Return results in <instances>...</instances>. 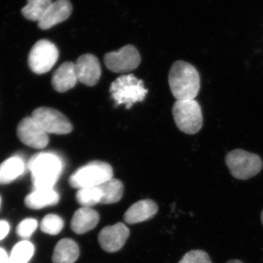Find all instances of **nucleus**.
Returning <instances> with one entry per match:
<instances>
[{
	"label": "nucleus",
	"instance_id": "obj_3",
	"mask_svg": "<svg viewBox=\"0 0 263 263\" xmlns=\"http://www.w3.org/2000/svg\"><path fill=\"white\" fill-rule=\"evenodd\" d=\"M110 92L117 106L124 105L129 109L135 103L143 101L147 89L143 81L130 74L116 79L110 85Z\"/></svg>",
	"mask_w": 263,
	"mask_h": 263
},
{
	"label": "nucleus",
	"instance_id": "obj_20",
	"mask_svg": "<svg viewBox=\"0 0 263 263\" xmlns=\"http://www.w3.org/2000/svg\"><path fill=\"white\" fill-rule=\"evenodd\" d=\"M35 253L36 247L32 240L19 239L9 251L8 263H29Z\"/></svg>",
	"mask_w": 263,
	"mask_h": 263
},
{
	"label": "nucleus",
	"instance_id": "obj_8",
	"mask_svg": "<svg viewBox=\"0 0 263 263\" xmlns=\"http://www.w3.org/2000/svg\"><path fill=\"white\" fill-rule=\"evenodd\" d=\"M32 117L47 134H68L73 129L68 119L56 109L38 108L33 111Z\"/></svg>",
	"mask_w": 263,
	"mask_h": 263
},
{
	"label": "nucleus",
	"instance_id": "obj_23",
	"mask_svg": "<svg viewBox=\"0 0 263 263\" xmlns=\"http://www.w3.org/2000/svg\"><path fill=\"white\" fill-rule=\"evenodd\" d=\"M102 197L103 195L98 186L80 189L76 195V201L85 208H91L100 203Z\"/></svg>",
	"mask_w": 263,
	"mask_h": 263
},
{
	"label": "nucleus",
	"instance_id": "obj_15",
	"mask_svg": "<svg viewBox=\"0 0 263 263\" xmlns=\"http://www.w3.org/2000/svg\"><path fill=\"white\" fill-rule=\"evenodd\" d=\"M78 81L76 76L75 63L71 62H65L52 76L51 84L53 89L60 93L65 92L76 86Z\"/></svg>",
	"mask_w": 263,
	"mask_h": 263
},
{
	"label": "nucleus",
	"instance_id": "obj_27",
	"mask_svg": "<svg viewBox=\"0 0 263 263\" xmlns=\"http://www.w3.org/2000/svg\"><path fill=\"white\" fill-rule=\"evenodd\" d=\"M12 227L10 221L5 219H0V243L9 236Z\"/></svg>",
	"mask_w": 263,
	"mask_h": 263
},
{
	"label": "nucleus",
	"instance_id": "obj_31",
	"mask_svg": "<svg viewBox=\"0 0 263 263\" xmlns=\"http://www.w3.org/2000/svg\"><path fill=\"white\" fill-rule=\"evenodd\" d=\"M261 221H262V224L263 226V211L262 212V214H261Z\"/></svg>",
	"mask_w": 263,
	"mask_h": 263
},
{
	"label": "nucleus",
	"instance_id": "obj_4",
	"mask_svg": "<svg viewBox=\"0 0 263 263\" xmlns=\"http://www.w3.org/2000/svg\"><path fill=\"white\" fill-rule=\"evenodd\" d=\"M114 171L111 166L103 161H91L76 170L71 175L69 183L72 188L94 187L113 179Z\"/></svg>",
	"mask_w": 263,
	"mask_h": 263
},
{
	"label": "nucleus",
	"instance_id": "obj_9",
	"mask_svg": "<svg viewBox=\"0 0 263 263\" xmlns=\"http://www.w3.org/2000/svg\"><path fill=\"white\" fill-rule=\"evenodd\" d=\"M104 62L112 72L125 73L138 67L141 56L135 46L127 45L118 51L107 53L104 56Z\"/></svg>",
	"mask_w": 263,
	"mask_h": 263
},
{
	"label": "nucleus",
	"instance_id": "obj_30",
	"mask_svg": "<svg viewBox=\"0 0 263 263\" xmlns=\"http://www.w3.org/2000/svg\"><path fill=\"white\" fill-rule=\"evenodd\" d=\"M2 206H3V197L0 195V211H1Z\"/></svg>",
	"mask_w": 263,
	"mask_h": 263
},
{
	"label": "nucleus",
	"instance_id": "obj_17",
	"mask_svg": "<svg viewBox=\"0 0 263 263\" xmlns=\"http://www.w3.org/2000/svg\"><path fill=\"white\" fill-rule=\"evenodd\" d=\"M100 216L91 208L81 207L72 216L70 228L77 234H84L98 226Z\"/></svg>",
	"mask_w": 263,
	"mask_h": 263
},
{
	"label": "nucleus",
	"instance_id": "obj_2",
	"mask_svg": "<svg viewBox=\"0 0 263 263\" xmlns=\"http://www.w3.org/2000/svg\"><path fill=\"white\" fill-rule=\"evenodd\" d=\"M168 82L171 92L177 100H195L200 91V75L188 62H174L170 70Z\"/></svg>",
	"mask_w": 263,
	"mask_h": 263
},
{
	"label": "nucleus",
	"instance_id": "obj_24",
	"mask_svg": "<svg viewBox=\"0 0 263 263\" xmlns=\"http://www.w3.org/2000/svg\"><path fill=\"white\" fill-rule=\"evenodd\" d=\"M65 222L63 219L57 214H48L41 219L40 229L45 234L57 235L63 230Z\"/></svg>",
	"mask_w": 263,
	"mask_h": 263
},
{
	"label": "nucleus",
	"instance_id": "obj_7",
	"mask_svg": "<svg viewBox=\"0 0 263 263\" xmlns=\"http://www.w3.org/2000/svg\"><path fill=\"white\" fill-rule=\"evenodd\" d=\"M58 58L57 46L48 40H41L29 52V66L35 73L44 74L51 70Z\"/></svg>",
	"mask_w": 263,
	"mask_h": 263
},
{
	"label": "nucleus",
	"instance_id": "obj_14",
	"mask_svg": "<svg viewBox=\"0 0 263 263\" xmlns=\"http://www.w3.org/2000/svg\"><path fill=\"white\" fill-rule=\"evenodd\" d=\"M60 194L53 189H33L24 198L26 208L33 211H40L54 206L60 202Z\"/></svg>",
	"mask_w": 263,
	"mask_h": 263
},
{
	"label": "nucleus",
	"instance_id": "obj_6",
	"mask_svg": "<svg viewBox=\"0 0 263 263\" xmlns=\"http://www.w3.org/2000/svg\"><path fill=\"white\" fill-rule=\"evenodd\" d=\"M173 116L180 130L189 135L196 134L203 124L201 107L195 100H176Z\"/></svg>",
	"mask_w": 263,
	"mask_h": 263
},
{
	"label": "nucleus",
	"instance_id": "obj_16",
	"mask_svg": "<svg viewBox=\"0 0 263 263\" xmlns=\"http://www.w3.org/2000/svg\"><path fill=\"white\" fill-rule=\"evenodd\" d=\"M158 212V206L152 200H142L132 205L125 212L124 221L129 224H138L152 219Z\"/></svg>",
	"mask_w": 263,
	"mask_h": 263
},
{
	"label": "nucleus",
	"instance_id": "obj_11",
	"mask_svg": "<svg viewBox=\"0 0 263 263\" xmlns=\"http://www.w3.org/2000/svg\"><path fill=\"white\" fill-rule=\"evenodd\" d=\"M129 236V230L122 222L104 228L98 235V241L104 251L118 252L124 247Z\"/></svg>",
	"mask_w": 263,
	"mask_h": 263
},
{
	"label": "nucleus",
	"instance_id": "obj_25",
	"mask_svg": "<svg viewBox=\"0 0 263 263\" xmlns=\"http://www.w3.org/2000/svg\"><path fill=\"white\" fill-rule=\"evenodd\" d=\"M39 228L40 222L36 218L27 216L19 221L15 227V234L19 239L30 240Z\"/></svg>",
	"mask_w": 263,
	"mask_h": 263
},
{
	"label": "nucleus",
	"instance_id": "obj_19",
	"mask_svg": "<svg viewBox=\"0 0 263 263\" xmlns=\"http://www.w3.org/2000/svg\"><path fill=\"white\" fill-rule=\"evenodd\" d=\"M80 254L79 246L70 238H62L57 242L52 254L53 263H74Z\"/></svg>",
	"mask_w": 263,
	"mask_h": 263
},
{
	"label": "nucleus",
	"instance_id": "obj_21",
	"mask_svg": "<svg viewBox=\"0 0 263 263\" xmlns=\"http://www.w3.org/2000/svg\"><path fill=\"white\" fill-rule=\"evenodd\" d=\"M98 186L103 195L100 202L101 204L116 203L122 199L124 194V185L122 181L114 178Z\"/></svg>",
	"mask_w": 263,
	"mask_h": 263
},
{
	"label": "nucleus",
	"instance_id": "obj_1",
	"mask_svg": "<svg viewBox=\"0 0 263 263\" xmlns=\"http://www.w3.org/2000/svg\"><path fill=\"white\" fill-rule=\"evenodd\" d=\"M33 189H53L61 176L63 162L55 154L43 152L32 157L27 164Z\"/></svg>",
	"mask_w": 263,
	"mask_h": 263
},
{
	"label": "nucleus",
	"instance_id": "obj_13",
	"mask_svg": "<svg viewBox=\"0 0 263 263\" xmlns=\"http://www.w3.org/2000/svg\"><path fill=\"white\" fill-rule=\"evenodd\" d=\"M72 11V5L70 0L53 1L43 18L38 22V27L43 30L51 29L68 19Z\"/></svg>",
	"mask_w": 263,
	"mask_h": 263
},
{
	"label": "nucleus",
	"instance_id": "obj_22",
	"mask_svg": "<svg viewBox=\"0 0 263 263\" xmlns=\"http://www.w3.org/2000/svg\"><path fill=\"white\" fill-rule=\"evenodd\" d=\"M53 0H27V4L22 9L25 18L39 22L47 11Z\"/></svg>",
	"mask_w": 263,
	"mask_h": 263
},
{
	"label": "nucleus",
	"instance_id": "obj_18",
	"mask_svg": "<svg viewBox=\"0 0 263 263\" xmlns=\"http://www.w3.org/2000/svg\"><path fill=\"white\" fill-rule=\"evenodd\" d=\"M25 162L19 156H13L0 164V185L14 182L25 173Z\"/></svg>",
	"mask_w": 263,
	"mask_h": 263
},
{
	"label": "nucleus",
	"instance_id": "obj_12",
	"mask_svg": "<svg viewBox=\"0 0 263 263\" xmlns=\"http://www.w3.org/2000/svg\"><path fill=\"white\" fill-rule=\"evenodd\" d=\"M78 81L88 86L98 84L101 76V66L98 59L91 53L79 57L75 63Z\"/></svg>",
	"mask_w": 263,
	"mask_h": 263
},
{
	"label": "nucleus",
	"instance_id": "obj_29",
	"mask_svg": "<svg viewBox=\"0 0 263 263\" xmlns=\"http://www.w3.org/2000/svg\"><path fill=\"white\" fill-rule=\"evenodd\" d=\"M227 263H243L241 261L238 260V259H232V260L228 261Z\"/></svg>",
	"mask_w": 263,
	"mask_h": 263
},
{
	"label": "nucleus",
	"instance_id": "obj_5",
	"mask_svg": "<svg viewBox=\"0 0 263 263\" xmlns=\"http://www.w3.org/2000/svg\"><path fill=\"white\" fill-rule=\"evenodd\" d=\"M226 163L230 174L236 179L247 180L257 176L262 169L263 162L259 156L243 149L228 152Z\"/></svg>",
	"mask_w": 263,
	"mask_h": 263
},
{
	"label": "nucleus",
	"instance_id": "obj_26",
	"mask_svg": "<svg viewBox=\"0 0 263 263\" xmlns=\"http://www.w3.org/2000/svg\"><path fill=\"white\" fill-rule=\"evenodd\" d=\"M179 263H212L206 252L202 250H192L187 252Z\"/></svg>",
	"mask_w": 263,
	"mask_h": 263
},
{
	"label": "nucleus",
	"instance_id": "obj_10",
	"mask_svg": "<svg viewBox=\"0 0 263 263\" xmlns=\"http://www.w3.org/2000/svg\"><path fill=\"white\" fill-rule=\"evenodd\" d=\"M17 135L24 144L37 149L45 148L49 142L47 133L32 117L25 118L19 122Z\"/></svg>",
	"mask_w": 263,
	"mask_h": 263
},
{
	"label": "nucleus",
	"instance_id": "obj_28",
	"mask_svg": "<svg viewBox=\"0 0 263 263\" xmlns=\"http://www.w3.org/2000/svg\"><path fill=\"white\" fill-rule=\"evenodd\" d=\"M9 258V251L4 247H0V263H8Z\"/></svg>",
	"mask_w": 263,
	"mask_h": 263
}]
</instances>
